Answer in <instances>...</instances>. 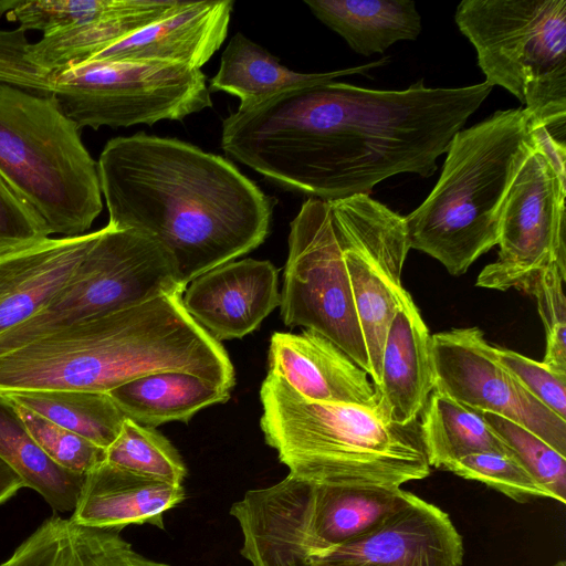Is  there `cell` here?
<instances>
[{
    "instance_id": "obj_14",
    "label": "cell",
    "mask_w": 566,
    "mask_h": 566,
    "mask_svg": "<svg viewBox=\"0 0 566 566\" xmlns=\"http://www.w3.org/2000/svg\"><path fill=\"white\" fill-rule=\"evenodd\" d=\"M433 390L513 421L566 455V420L536 399L497 360L479 327L431 335Z\"/></svg>"
},
{
    "instance_id": "obj_27",
    "label": "cell",
    "mask_w": 566,
    "mask_h": 566,
    "mask_svg": "<svg viewBox=\"0 0 566 566\" xmlns=\"http://www.w3.org/2000/svg\"><path fill=\"white\" fill-rule=\"evenodd\" d=\"M0 459L54 511H74L85 475L53 462L29 433L15 406L1 392Z\"/></svg>"
},
{
    "instance_id": "obj_30",
    "label": "cell",
    "mask_w": 566,
    "mask_h": 566,
    "mask_svg": "<svg viewBox=\"0 0 566 566\" xmlns=\"http://www.w3.org/2000/svg\"><path fill=\"white\" fill-rule=\"evenodd\" d=\"M105 461L128 471L172 484H182L186 465L170 441L155 428L125 418Z\"/></svg>"
},
{
    "instance_id": "obj_39",
    "label": "cell",
    "mask_w": 566,
    "mask_h": 566,
    "mask_svg": "<svg viewBox=\"0 0 566 566\" xmlns=\"http://www.w3.org/2000/svg\"><path fill=\"white\" fill-rule=\"evenodd\" d=\"M24 486L21 478L0 459V505Z\"/></svg>"
},
{
    "instance_id": "obj_16",
    "label": "cell",
    "mask_w": 566,
    "mask_h": 566,
    "mask_svg": "<svg viewBox=\"0 0 566 566\" xmlns=\"http://www.w3.org/2000/svg\"><path fill=\"white\" fill-rule=\"evenodd\" d=\"M318 559L374 566H462L463 542L447 513L413 495L375 528L313 560Z\"/></svg>"
},
{
    "instance_id": "obj_34",
    "label": "cell",
    "mask_w": 566,
    "mask_h": 566,
    "mask_svg": "<svg viewBox=\"0 0 566 566\" xmlns=\"http://www.w3.org/2000/svg\"><path fill=\"white\" fill-rule=\"evenodd\" d=\"M14 406L29 433L45 454L61 468L85 475L105 461L106 449L30 409Z\"/></svg>"
},
{
    "instance_id": "obj_19",
    "label": "cell",
    "mask_w": 566,
    "mask_h": 566,
    "mask_svg": "<svg viewBox=\"0 0 566 566\" xmlns=\"http://www.w3.org/2000/svg\"><path fill=\"white\" fill-rule=\"evenodd\" d=\"M98 233L49 237L0 255V333L31 317L64 286Z\"/></svg>"
},
{
    "instance_id": "obj_9",
    "label": "cell",
    "mask_w": 566,
    "mask_h": 566,
    "mask_svg": "<svg viewBox=\"0 0 566 566\" xmlns=\"http://www.w3.org/2000/svg\"><path fill=\"white\" fill-rule=\"evenodd\" d=\"M185 289L172 256L159 242L107 224L64 286L31 317L0 333V352L53 328Z\"/></svg>"
},
{
    "instance_id": "obj_28",
    "label": "cell",
    "mask_w": 566,
    "mask_h": 566,
    "mask_svg": "<svg viewBox=\"0 0 566 566\" xmlns=\"http://www.w3.org/2000/svg\"><path fill=\"white\" fill-rule=\"evenodd\" d=\"M420 417L421 437L431 468L446 470L473 453L511 454L481 412L440 391H431Z\"/></svg>"
},
{
    "instance_id": "obj_1",
    "label": "cell",
    "mask_w": 566,
    "mask_h": 566,
    "mask_svg": "<svg viewBox=\"0 0 566 566\" xmlns=\"http://www.w3.org/2000/svg\"><path fill=\"white\" fill-rule=\"evenodd\" d=\"M485 82L374 90L329 81L291 87L231 113L221 146L282 187L325 201L369 195L410 172L428 178L492 91Z\"/></svg>"
},
{
    "instance_id": "obj_11",
    "label": "cell",
    "mask_w": 566,
    "mask_h": 566,
    "mask_svg": "<svg viewBox=\"0 0 566 566\" xmlns=\"http://www.w3.org/2000/svg\"><path fill=\"white\" fill-rule=\"evenodd\" d=\"M344 251L337 200H305L290 224L281 317L290 328L305 327L325 336L369 375Z\"/></svg>"
},
{
    "instance_id": "obj_41",
    "label": "cell",
    "mask_w": 566,
    "mask_h": 566,
    "mask_svg": "<svg viewBox=\"0 0 566 566\" xmlns=\"http://www.w3.org/2000/svg\"><path fill=\"white\" fill-rule=\"evenodd\" d=\"M21 0H0V19L20 4Z\"/></svg>"
},
{
    "instance_id": "obj_38",
    "label": "cell",
    "mask_w": 566,
    "mask_h": 566,
    "mask_svg": "<svg viewBox=\"0 0 566 566\" xmlns=\"http://www.w3.org/2000/svg\"><path fill=\"white\" fill-rule=\"evenodd\" d=\"M30 43L27 30L21 27L13 30L0 29V84L43 96L46 72L27 59Z\"/></svg>"
},
{
    "instance_id": "obj_7",
    "label": "cell",
    "mask_w": 566,
    "mask_h": 566,
    "mask_svg": "<svg viewBox=\"0 0 566 566\" xmlns=\"http://www.w3.org/2000/svg\"><path fill=\"white\" fill-rule=\"evenodd\" d=\"M413 495L400 488L314 484L287 474L248 491L230 514L243 535L241 554L252 566H308L375 528Z\"/></svg>"
},
{
    "instance_id": "obj_6",
    "label": "cell",
    "mask_w": 566,
    "mask_h": 566,
    "mask_svg": "<svg viewBox=\"0 0 566 566\" xmlns=\"http://www.w3.org/2000/svg\"><path fill=\"white\" fill-rule=\"evenodd\" d=\"M55 97L0 84V176L51 234L86 233L103 209L97 163Z\"/></svg>"
},
{
    "instance_id": "obj_13",
    "label": "cell",
    "mask_w": 566,
    "mask_h": 566,
    "mask_svg": "<svg viewBox=\"0 0 566 566\" xmlns=\"http://www.w3.org/2000/svg\"><path fill=\"white\" fill-rule=\"evenodd\" d=\"M566 182L536 148L528 155L506 196L500 221L497 259L485 265L480 287L527 293L552 263L566 266Z\"/></svg>"
},
{
    "instance_id": "obj_20",
    "label": "cell",
    "mask_w": 566,
    "mask_h": 566,
    "mask_svg": "<svg viewBox=\"0 0 566 566\" xmlns=\"http://www.w3.org/2000/svg\"><path fill=\"white\" fill-rule=\"evenodd\" d=\"M185 499L182 484L142 475L107 461L84 476L71 520L82 526L116 530L130 524L164 528V513Z\"/></svg>"
},
{
    "instance_id": "obj_31",
    "label": "cell",
    "mask_w": 566,
    "mask_h": 566,
    "mask_svg": "<svg viewBox=\"0 0 566 566\" xmlns=\"http://www.w3.org/2000/svg\"><path fill=\"white\" fill-rule=\"evenodd\" d=\"M480 412V411H479ZM528 473L560 504L566 503V455L522 426L501 416L481 412Z\"/></svg>"
},
{
    "instance_id": "obj_42",
    "label": "cell",
    "mask_w": 566,
    "mask_h": 566,
    "mask_svg": "<svg viewBox=\"0 0 566 566\" xmlns=\"http://www.w3.org/2000/svg\"><path fill=\"white\" fill-rule=\"evenodd\" d=\"M553 566H566V563H565V560H560V562L554 564Z\"/></svg>"
},
{
    "instance_id": "obj_40",
    "label": "cell",
    "mask_w": 566,
    "mask_h": 566,
    "mask_svg": "<svg viewBox=\"0 0 566 566\" xmlns=\"http://www.w3.org/2000/svg\"><path fill=\"white\" fill-rule=\"evenodd\" d=\"M308 566H374L365 563H354V562H344V560H325L318 559L313 560L308 564Z\"/></svg>"
},
{
    "instance_id": "obj_23",
    "label": "cell",
    "mask_w": 566,
    "mask_h": 566,
    "mask_svg": "<svg viewBox=\"0 0 566 566\" xmlns=\"http://www.w3.org/2000/svg\"><path fill=\"white\" fill-rule=\"evenodd\" d=\"M388 61L389 57H384L338 71L300 73L283 66L269 51L238 32L223 51L220 67L208 87L210 93L226 92L239 97V106L244 107L291 87L329 82L350 74H365Z\"/></svg>"
},
{
    "instance_id": "obj_21",
    "label": "cell",
    "mask_w": 566,
    "mask_h": 566,
    "mask_svg": "<svg viewBox=\"0 0 566 566\" xmlns=\"http://www.w3.org/2000/svg\"><path fill=\"white\" fill-rule=\"evenodd\" d=\"M430 342L429 329L411 298L388 328L380 381L375 387L380 406L394 423L418 421L433 390Z\"/></svg>"
},
{
    "instance_id": "obj_25",
    "label": "cell",
    "mask_w": 566,
    "mask_h": 566,
    "mask_svg": "<svg viewBox=\"0 0 566 566\" xmlns=\"http://www.w3.org/2000/svg\"><path fill=\"white\" fill-rule=\"evenodd\" d=\"M107 394L125 418L150 428L188 422L198 411L230 398L229 390L181 371L148 374Z\"/></svg>"
},
{
    "instance_id": "obj_17",
    "label": "cell",
    "mask_w": 566,
    "mask_h": 566,
    "mask_svg": "<svg viewBox=\"0 0 566 566\" xmlns=\"http://www.w3.org/2000/svg\"><path fill=\"white\" fill-rule=\"evenodd\" d=\"M268 358V373L310 400L368 408L379 403L369 375L317 332H275Z\"/></svg>"
},
{
    "instance_id": "obj_24",
    "label": "cell",
    "mask_w": 566,
    "mask_h": 566,
    "mask_svg": "<svg viewBox=\"0 0 566 566\" xmlns=\"http://www.w3.org/2000/svg\"><path fill=\"white\" fill-rule=\"evenodd\" d=\"M186 0H124L116 12L95 21L42 36L27 48V59L51 72L82 62L149 24L177 11Z\"/></svg>"
},
{
    "instance_id": "obj_5",
    "label": "cell",
    "mask_w": 566,
    "mask_h": 566,
    "mask_svg": "<svg viewBox=\"0 0 566 566\" xmlns=\"http://www.w3.org/2000/svg\"><path fill=\"white\" fill-rule=\"evenodd\" d=\"M533 125L520 107L497 111L453 136L433 189L405 217L410 249L459 276L497 244L506 196L535 149Z\"/></svg>"
},
{
    "instance_id": "obj_2",
    "label": "cell",
    "mask_w": 566,
    "mask_h": 566,
    "mask_svg": "<svg viewBox=\"0 0 566 566\" xmlns=\"http://www.w3.org/2000/svg\"><path fill=\"white\" fill-rule=\"evenodd\" d=\"M96 163L107 224L159 242L186 287L270 232L275 199L222 156L140 132L109 139Z\"/></svg>"
},
{
    "instance_id": "obj_22",
    "label": "cell",
    "mask_w": 566,
    "mask_h": 566,
    "mask_svg": "<svg viewBox=\"0 0 566 566\" xmlns=\"http://www.w3.org/2000/svg\"><path fill=\"white\" fill-rule=\"evenodd\" d=\"M0 566H170L137 553L116 530L45 520Z\"/></svg>"
},
{
    "instance_id": "obj_10",
    "label": "cell",
    "mask_w": 566,
    "mask_h": 566,
    "mask_svg": "<svg viewBox=\"0 0 566 566\" xmlns=\"http://www.w3.org/2000/svg\"><path fill=\"white\" fill-rule=\"evenodd\" d=\"M49 90L80 129L129 127L212 106L201 69L148 61H90L48 74Z\"/></svg>"
},
{
    "instance_id": "obj_33",
    "label": "cell",
    "mask_w": 566,
    "mask_h": 566,
    "mask_svg": "<svg viewBox=\"0 0 566 566\" xmlns=\"http://www.w3.org/2000/svg\"><path fill=\"white\" fill-rule=\"evenodd\" d=\"M123 4L124 0H21L6 18L45 36L112 14Z\"/></svg>"
},
{
    "instance_id": "obj_37",
    "label": "cell",
    "mask_w": 566,
    "mask_h": 566,
    "mask_svg": "<svg viewBox=\"0 0 566 566\" xmlns=\"http://www.w3.org/2000/svg\"><path fill=\"white\" fill-rule=\"evenodd\" d=\"M500 364L536 399L566 420V376L507 348L495 347Z\"/></svg>"
},
{
    "instance_id": "obj_18",
    "label": "cell",
    "mask_w": 566,
    "mask_h": 566,
    "mask_svg": "<svg viewBox=\"0 0 566 566\" xmlns=\"http://www.w3.org/2000/svg\"><path fill=\"white\" fill-rule=\"evenodd\" d=\"M233 6L232 0H186L170 15L82 62L148 61L201 69L226 40Z\"/></svg>"
},
{
    "instance_id": "obj_32",
    "label": "cell",
    "mask_w": 566,
    "mask_h": 566,
    "mask_svg": "<svg viewBox=\"0 0 566 566\" xmlns=\"http://www.w3.org/2000/svg\"><path fill=\"white\" fill-rule=\"evenodd\" d=\"M446 470L461 478L482 482L521 503L534 499H552L551 494L511 454L473 453L454 461Z\"/></svg>"
},
{
    "instance_id": "obj_15",
    "label": "cell",
    "mask_w": 566,
    "mask_h": 566,
    "mask_svg": "<svg viewBox=\"0 0 566 566\" xmlns=\"http://www.w3.org/2000/svg\"><path fill=\"white\" fill-rule=\"evenodd\" d=\"M280 301L277 269L254 259L221 264L192 280L182 293L188 314L217 342L254 332Z\"/></svg>"
},
{
    "instance_id": "obj_3",
    "label": "cell",
    "mask_w": 566,
    "mask_h": 566,
    "mask_svg": "<svg viewBox=\"0 0 566 566\" xmlns=\"http://www.w3.org/2000/svg\"><path fill=\"white\" fill-rule=\"evenodd\" d=\"M161 371L201 377L229 390L224 347L188 314L182 294L83 318L0 352V392L109 390Z\"/></svg>"
},
{
    "instance_id": "obj_12",
    "label": "cell",
    "mask_w": 566,
    "mask_h": 566,
    "mask_svg": "<svg viewBox=\"0 0 566 566\" xmlns=\"http://www.w3.org/2000/svg\"><path fill=\"white\" fill-rule=\"evenodd\" d=\"M337 203L344 226L345 263L369 358V377L376 387L388 328L412 298L401 283L410 250L405 217L369 195L338 199Z\"/></svg>"
},
{
    "instance_id": "obj_36",
    "label": "cell",
    "mask_w": 566,
    "mask_h": 566,
    "mask_svg": "<svg viewBox=\"0 0 566 566\" xmlns=\"http://www.w3.org/2000/svg\"><path fill=\"white\" fill-rule=\"evenodd\" d=\"M50 234L38 211L0 176V255L38 243Z\"/></svg>"
},
{
    "instance_id": "obj_4",
    "label": "cell",
    "mask_w": 566,
    "mask_h": 566,
    "mask_svg": "<svg viewBox=\"0 0 566 566\" xmlns=\"http://www.w3.org/2000/svg\"><path fill=\"white\" fill-rule=\"evenodd\" d=\"M260 426L291 475L314 484L400 488L431 467L419 420L391 422L384 408L310 400L268 373Z\"/></svg>"
},
{
    "instance_id": "obj_35",
    "label": "cell",
    "mask_w": 566,
    "mask_h": 566,
    "mask_svg": "<svg viewBox=\"0 0 566 566\" xmlns=\"http://www.w3.org/2000/svg\"><path fill=\"white\" fill-rule=\"evenodd\" d=\"M566 266L552 263L539 273L527 294L537 303L546 347L543 364L551 370L566 376Z\"/></svg>"
},
{
    "instance_id": "obj_8",
    "label": "cell",
    "mask_w": 566,
    "mask_h": 566,
    "mask_svg": "<svg viewBox=\"0 0 566 566\" xmlns=\"http://www.w3.org/2000/svg\"><path fill=\"white\" fill-rule=\"evenodd\" d=\"M454 20L484 82L512 93L566 146V0H463Z\"/></svg>"
},
{
    "instance_id": "obj_29",
    "label": "cell",
    "mask_w": 566,
    "mask_h": 566,
    "mask_svg": "<svg viewBox=\"0 0 566 566\" xmlns=\"http://www.w3.org/2000/svg\"><path fill=\"white\" fill-rule=\"evenodd\" d=\"M1 394L12 403L30 409L103 449L116 439L125 419L107 392L33 390Z\"/></svg>"
},
{
    "instance_id": "obj_26",
    "label": "cell",
    "mask_w": 566,
    "mask_h": 566,
    "mask_svg": "<svg viewBox=\"0 0 566 566\" xmlns=\"http://www.w3.org/2000/svg\"><path fill=\"white\" fill-rule=\"evenodd\" d=\"M311 12L364 56L416 40L421 17L409 0H305Z\"/></svg>"
}]
</instances>
